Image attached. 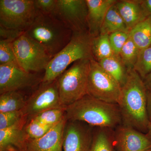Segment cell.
<instances>
[{
    "label": "cell",
    "instance_id": "6da1fadb",
    "mask_svg": "<svg viewBox=\"0 0 151 151\" xmlns=\"http://www.w3.org/2000/svg\"><path fill=\"white\" fill-rule=\"evenodd\" d=\"M147 89L142 78L134 69H129L128 77L122 87L118 104L122 124L147 134L151 124L147 112Z\"/></svg>",
    "mask_w": 151,
    "mask_h": 151
},
{
    "label": "cell",
    "instance_id": "7a4b0ae2",
    "mask_svg": "<svg viewBox=\"0 0 151 151\" xmlns=\"http://www.w3.org/2000/svg\"><path fill=\"white\" fill-rule=\"evenodd\" d=\"M67 120L85 122L93 127L114 129L122 124L118 104L86 95L65 108Z\"/></svg>",
    "mask_w": 151,
    "mask_h": 151
},
{
    "label": "cell",
    "instance_id": "3957f363",
    "mask_svg": "<svg viewBox=\"0 0 151 151\" xmlns=\"http://www.w3.org/2000/svg\"><path fill=\"white\" fill-rule=\"evenodd\" d=\"M38 12L32 24L24 34L43 46L53 57L70 42L73 32L53 16Z\"/></svg>",
    "mask_w": 151,
    "mask_h": 151
},
{
    "label": "cell",
    "instance_id": "277c9868",
    "mask_svg": "<svg viewBox=\"0 0 151 151\" xmlns=\"http://www.w3.org/2000/svg\"><path fill=\"white\" fill-rule=\"evenodd\" d=\"M93 38L88 31L73 32L70 42L52 58L41 83L47 84L56 80L76 61L94 59L92 51Z\"/></svg>",
    "mask_w": 151,
    "mask_h": 151
},
{
    "label": "cell",
    "instance_id": "5b68a950",
    "mask_svg": "<svg viewBox=\"0 0 151 151\" xmlns=\"http://www.w3.org/2000/svg\"><path fill=\"white\" fill-rule=\"evenodd\" d=\"M90 60L73 63L57 78L60 103L66 108L87 94Z\"/></svg>",
    "mask_w": 151,
    "mask_h": 151
},
{
    "label": "cell",
    "instance_id": "8992f818",
    "mask_svg": "<svg viewBox=\"0 0 151 151\" xmlns=\"http://www.w3.org/2000/svg\"><path fill=\"white\" fill-rule=\"evenodd\" d=\"M38 13L33 0H1L0 27L24 33Z\"/></svg>",
    "mask_w": 151,
    "mask_h": 151
},
{
    "label": "cell",
    "instance_id": "52a82bcc",
    "mask_svg": "<svg viewBox=\"0 0 151 151\" xmlns=\"http://www.w3.org/2000/svg\"><path fill=\"white\" fill-rule=\"evenodd\" d=\"M12 44L18 65L27 72L45 70L52 58L43 46L24 33Z\"/></svg>",
    "mask_w": 151,
    "mask_h": 151
},
{
    "label": "cell",
    "instance_id": "ba28073f",
    "mask_svg": "<svg viewBox=\"0 0 151 151\" xmlns=\"http://www.w3.org/2000/svg\"><path fill=\"white\" fill-rule=\"evenodd\" d=\"M121 92L122 86L117 80L95 60H91L87 94L107 103L117 104Z\"/></svg>",
    "mask_w": 151,
    "mask_h": 151
},
{
    "label": "cell",
    "instance_id": "9c48e42d",
    "mask_svg": "<svg viewBox=\"0 0 151 151\" xmlns=\"http://www.w3.org/2000/svg\"><path fill=\"white\" fill-rule=\"evenodd\" d=\"M86 0H57L52 15L73 32L88 31Z\"/></svg>",
    "mask_w": 151,
    "mask_h": 151
},
{
    "label": "cell",
    "instance_id": "30bf717a",
    "mask_svg": "<svg viewBox=\"0 0 151 151\" xmlns=\"http://www.w3.org/2000/svg\"><path fill=\"white\" fill-rule=\"evenodd\" d=\"M66 108L60 103L57 79L49 83L42 84L27 100L23 110L28 119H32L42 112L55 108Z\"/></svg>",
    "mask_w": 151,
    "mask_h": 151
},
{
    "label": "cell",
    "instance_id": "8fae6325",
    "mask_svg": "<svg viewBox=\"0 0 151 151\" xmlns=\"http://www.w3.org/2000/svg\"><path fill=\"white\" fill-rule=\"evenodd\" d=\"M35 73L25 71L17 63L0 65V94L32 88L42 82Z\"/></svg>",
    "mask_w": 151,
    "mask_h": 151
},
{
    "label": "cell",
    "instance_id": "7c38bea8",
    "mask_svg": "<svg viewBox=\"0 0 151 151\" xmlns=\"http://www.w3.org/2000/svg\"><path fill=\"white\" fill-rule=\"evenodd\" d=\"M94 127L85 122L67 120L63 134V151H90Z\"/></svg>",
    "mask_w": 151,
    "mask_h": 151
},
{
    "label": "cell",
    "instance_id": "4fadbf2b",
    "mask_svg": "<svg viewBox=\"0 0 151 151\" xmlns=\"http://www.w3.org/2000/svg\"><path fill=\"white\" fill-rule=\"evenodd\" d=\"M115 151H146L151 150V140L146 134L121 124L114 129Z\"/></svg>",
    "mask_w": 151,
    "mask_h": 151
},
{
    "label": "cell",
    "instance_id": "5bb4252c",
    "mask_svg": "<svg viewBox=\"0 0 151 151\" xmlns=\"http://www.w3.org/2000/svg\"><path fill=\"white\" fill-rule=\"evenodd\" d=\"M66 115L47 134L39 139L29 140L27 151H63V134Z\"/></svg>",
    "mask_w": 151,
    "mask_h": 151
},
{
    "label": "cell",
    "instance_id": "9a60e30c",
    "mask_svg": "<svg viewBox=\"0 0 151 151\" xmlns=\"http://www.w3.org/2000/svg\"><path fill=\"white\" fill-rule=\"evenodd\" d=\"M116 0H86L88 7L87 24L90 35L95 37L100 35L101 27L109 9Z\"/></svg>",
    "mask_w": 151,
    "mask_h": 151
},
{
    "label": "cell",
    "instance_id": "2e32d148",
    "mask_svg": "<svg viewBox=\"0 0 151 151\" xmlns=\"http://www.w3.org/2000/svg\"><path fill=\"white\" fill-rule=\"evenodd\" d=\"M26 122L0 130V151H27L29 139L24 130Z\"/></svg>",
    "mask_w": 151,
    "mask_h": 151
},
{
    "label": "cell",
    "instance_id": "e0dca14e",
    "mask_svg": "<svg viewBox=\"0 0 151 151\" xmlns=\"http://www.w3.org/2000/svg\"><path fill=\"white\" fill-rule=\"evenodd\" d=\"M115 5L129 32L147 19L139 0L117 1Z\"/></svg>",
    "mask_w": 151,
    "mask_h": 151
},
{
    "label": "cell",
    "instance_id": "ac0fdd59",
    "mask_svg": "<svg viewBox=\"0 0 151 151\" xmlns=\"http://www.w3.org/2000/svg\"><path fill=\"white\" fill-rule=\"evenodd\" d=\"M114 129L94 127L90 151H114Z\"/></svg>",
    "mask_w": 151,
    "mask_h": 151
},
{
    "label": "cell",
    "instance_id": "d6986e66",
    "mask_svg": "<svg viewBox=\"0 0 151 151\" xmlns=\"http://www.w3.org/2000/svg\"><path fill=\"white\" fill-rule=\"evenodd\" d=\"M98 62L105 71L117 80L122 87L127 81L129 70L123 64L119 57L113 55Z\"/></svg>",
    "mask_w": 151,
    "mask_h": 151
},
{
    "label": "cell",
    "instance_id": "ffe728a7",
    "mask_svg": "<svg viewBox=\"0 0 151 151\" xmlns=\"http://www.w3.org/2000/svg\"><path fill=\"white\" fill-rule=\"evenodd\" d=\"M115 4L109 9L106 14L101 27L100 35H110L116 32H129L116 8Z\"/></svg>",
    "mask_w": 151,
    "mask_h": 151
},
{
    "label": "cell",
    "instance_id": "44dd1931",
    "mask_svg": "<svg viewBox=\"0 0 151 151\" xmlns=\"http://www.w3.org/2000/svg\"><path fill=\"white\" fill-rule=\"evenodd\" d=\"M130 37L140 52L151 44V21L147 19L130 31Z\"/></svg>",
    "mask_w": 151,
    "mask_h": 151
},
{
    "label": "cell",
    "instance_id": "7402d4cb",
    "mask_svg": "<svg viewBox=\"0 0 151 151\" xmlns=\"http://www.w3.org/2000/svg\"><path fill=\"white\" fill-rule=\"evenodd\" d=\"M27 100L19 91H11L1 94L0 113L23 110Z\"/></svg>",
    "mask_w": 151,
    "mask_h": 151
},
{
    "label": "cell",
    "instance_id": "603a6c76",
    "mask_svg": "<svg viewBox=\"0 0 151 151\" xmlns=\"http://www.w3.org/2000/svg\"><path fill=\"white\" fill-rule=\"evenodd\" d=\"M92 51L94 59L97 62L115 55L111 46L109 35L100 34L93 37Z\"/></svg>",
    "mask_w": 151,
    "mask_h": 151
},
{
    "label": "cell",
    "instance_id": "cb8c5ba5",
    "mask_svg": "<svg viewBox=\"0 0 151 151\" xmlns=\"http://www.w3.org/2000/svg\"><path fill=\"white\" fill-rule=\"evenodd\" d=\"M140 51L129 37L120 52L119 57L127 69L134 68Z\"/></svg>",
    "mask_w": 151,
    "mask_h": 151
},
{
    "label": "cell",
    "instance_id": "d4e9b609",
    "mask_svg": "<svg viewBox=\"0 0 151 151\" xmlns=\"http://www.w3.org/2000/svg\"><path fill=\"white\" fill-rule=\"evenodd\" d=\"M65 108H55L47 110L37 114L31 119H35L44 125L55 126L65 117Z\"/></svg>",
    "mask_w": 151,
    "mask_h": 151
},
{
    "label": "cell",
    "instance_id": "484cf974",
    "mask_svg": "<svg viewBox=\"0 0 151 151\" xmlns=\"http://www.w3.org/2000/svg\"><path fill=\"white\" fill-rule=\"evenodd\" d=\"M134 69L139 73L142 79L151 73V44L140 52Z\"/></svg>",
    "mask_w": 151,
    "mask_h": 151
},
{
    "label": "cell",
    "instance_id": "4316f807",
    "mask_svg": "<svg viewBox=\"0 0 151 151\" xmlns=\"http://www.w3.org/2000/svg\"><path fill=\"white\" fill-rule=\"evenodd\" d=\"M28 118L22 110L0 113V130L5 129L24 122Z\"/></svg>",
    "mask_w": 151,
    "mask_h": 151
},
{
    "label": "cell",
    "instance_id": "83f0119b",
    "mask_svg": "<svg viewBox=\"0 0 151 151\" xmlns=\"http://www.w3.org/2000/svg\"><path fill=\"white\" fill-rule=\"evenodd\" d=\"M54 126L44 125L35 119H31L25 126L24 130L29 140L36 139L44 136Z\"/></svg>",
    "mask_w": 151,
    "mask_h": 151
},
{
    "label": "cell",
    "instance_id": "f1b7e54d",
    "mask_svg": "<svg viewBox=\"0 0 151 151\" xmlns=\"http://www.w3.org/2000/svg\"><path fill=\"white\" fill-rule=\"evenodd\" d=\"M12 42L0 40V65L17 63Z\"/></svg>",
    "mask_w": 151,
    "mask_h": 151
},
{
    "label": "cell",
    "instance_id": "f546056e",
    "mask_svg": "<svg viewBox=\"0 0 151 151\" xmlns=\"http://www.w3.org/2000/svg\"><path fill=\"white\" fill-rule=\"evenodd\" d=\"M130 37V32L119 31L109 35V40L114 54L119 56L123 46Z\"/></svg>",
    "mask_w": 151,
    "mask_h": 151
},
{
    "label": "cell",
    "instance_id": "4dcf8cb0",
    "mask_svg": "<svg viewBox=\"0 0 151 151\" xmlns=\"http://www.w3.org/2000/svg\"><path fill=\"white\" fill-rule=\"evenodd\" d=\"M34 3L40 13L52 15L56 7L57 0H34Z\"/></svg>",
    "mask_w": 151,
    "mask_h": 151
},
{
    "label": "cell",
    "instance_id": "1f68e13d",
    "mask_svg": "<svg viewBox=\"0 0 151 151\" xmlns=\"http://www.w3.org/2000/svg\"><path fill=\"white\" fill-rule=\"evenodd\" d=\"M23 33L14 30L7 29L0 27L1 39L8 40L13 42Z\"/></svg>",
    "mask_w": 151,
    "mask_h": 151
},
{
    "label": "cell",
    "instance_id": "d6a6232c",
    "mask_svg": "<svg viewBox=\"0 0 151 151\" xmlns=\"http://www.w3.org/2000/svg\"><path fill=\"white\" fill-rule=\"evenodd\" d=\"M147 19L151 21V0H139Z\"/></svg>",
    "mask_w": 151,
    "mask_h": 151
},
{
    "label": "cell",
    "instance_id": "836d02e7",
    "mask_svg": "<svg viewBox=\"0 0 151 151\" xmlns=\"http://www.w3.org/2000/svg\"><path fill=\"white\" fill-rule=\"evenodd\" d=\"M147 112L151 124V89L147 90Z\"/></svg>",
    "mask_w": 151,
    "mask_h": 151
},
{
    "label": "cell",
    "instance_id": "e575fe53",
    "mask_svg": "<svg viewBox=\"0 0 151 151\" xmlns=\"http://www.w3.org/2000/svg\"><path fill=\"white\" fill-rule=\"evenodd\" d=\"M144 84L147 90L151 89V72L143 79Z\"/></svg>",
    "mask_w": 151,
    "mask_h": 151
},
{
    "label": "cell",
    "instance_id": "d590c367",
    "mask_svg": "<svg viewBox=\"0 0 151 151\" xmlns=\"http://www.w3.org/2000/svg\"><path fill=\"white\" fill-rule=\"evenodd\" d=\"M146 134V135H147V136L151 140V125L150 128H149V129L147 133Z\"/></svg>",
    "mask_w": 151,
    "mask_h": 151
},
{
    "label": "cell",
    "instance_id": "8d00e7d4",
    "mask_svg": "<svg viewBox=\"0 0 151 151\" xmlns=\"http://www.w3.org/2000/svg\"><path fill=\"white\" fill-rule=\"evenodd\" d=\"M146 151H151V150H147Z\"/></svg>",
    "mask_w": 151,
    "mask_h": 151
},
{
    "label": "cell",
    "instance_id": "74e56055",
    "mask_svg": "<svg viewBox=\"0 0 151 151\" xmlns=\"http://www.w3.org/2000/svg\"><path fill=\"white\" fill-rule=\"evenodd\" d=\"M114 151H115V150H114Z\"/></svg>",
    "mask_w": 151,
    "mask_h": 151
}]
</instances>
